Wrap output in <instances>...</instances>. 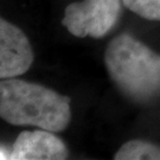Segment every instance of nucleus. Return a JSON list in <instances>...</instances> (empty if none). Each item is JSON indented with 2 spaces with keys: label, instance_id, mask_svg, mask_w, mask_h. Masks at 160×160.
I'll list each match as a JSON object with an SVG mask.
<instances>
[{
  "label": "nucleus",
  "instance_id": "nucleus-1",
  "mask_svg": "<svg viewBox=\"0 0 160 160\" xmlns=\"http://www.w3.org/2000/svg\"><path fill=\"white\" fill-rule=\"evenodd\" d=\"M0 116L13 126L59 133L71 121L70 98L38 83L4 78L0 82Z\"/></svg>",
  "mask_w": 160,
  "mask_h": 160
},
{
  "label": "nucleus",
  "instance_id": "nucleus-2",
  "mask_svg": "<svg viewBox=\"0 0 160 160\" xmlns=\"http://www.w3.org/2000/svg\"><path fill=\"white\" fill-rule=\"evenodd\" d=\"M104 63L115 86L125 96L146 103L160 96V55L132 34L109 42Z\"/></svg>",
  "mask_w": 160,
  "mask_h": 160
},
{
  "label": "nucleus",
  "instance_id": "nucleus-3",
  "mask_svg": "<svg viewBox=\"0 0 160 160\" xmlns=\"http://www.w3.org/2000/svg\"><path fill=\"white\" fill-rule=\"evenodd\" d=\"M122 0H83L64 10L62 25L70 33L84 38H102L114 28L121 14Z\"/></svg>",
  "mask_w": 160,
  "mask_h": 160
},
{
  "label": "nucleus",
  "instance_id": "nucleus-4",
  "mask_svg": "<svg viewBox=\"0 0 160 160\" xmlns=\"http://www.w3.org/2000/svg\"><path fill=\"white\" fill-rule=\"evenodd\" d=\"M33 50L29 38L14 24L0 20V78H13L25 74L33 63Z\"/></svg>",
  "mask_w": 160,
  "mask_h": 160
},
{
  "label": "nucleus",
  "instance_id": "nucleus-5",
  "mask_svg": "<svg viewBox=\"0 0 160 160\" xmlns=\"http://www.w3.org/2000/svg\"><path fill=\"white\" fill-rule=\"evenodd\" d=\"M69 151L64 141L55 132L46 129L23 131L12 145V160H64Z\"/></svg>",
  "mask_w": 160,
  "mask_h": 160
},
{
  "label": "nucleus",
  "instance_id": "nucleus-6",
  "mask_svg": "<svg viewBox=\"0 0 160 160\" xmlns=\"http://www.w3.org/2000/svg\"><path fill=\"white\" fill-rule=\"evenodd\" d=\"M115 160H160V146L134 139L125 142L114 155Z\"/></svg>",
  "mask_w": 160,
  "mask_h": 160
},
{
  "label": "nucleus",
  "instance_id": "nucleus-7",
  "mask_svg": "<svg viewBox=\"0 0 160 160\" xmlns=\"http://www.w3.org/2000/svg\"><path fill=\"white\" fill-rule=\"evenodd\" d=\"M122 4L146 20L160 22V0H122Z\"/></svg>",
  "mask_w": 160,
  "mask_h": 160
}]
</instances>
